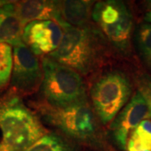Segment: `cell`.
<instances>
[{
    "instance_id": "cell-19",
    "label": "cell",
    "mask_w": 151,
    "mask_h": 151,
    "mask_svg": "<svg viewBox=\"0 0 151 151\" xmlns=\"http://www.w3.org/2000/svg\"><path fill=\"white\" fill-rule=\"evenodd\" d=\"M8 3H9V1H3V0H0V7L6 4H8Z\"/></svg>"
},
{
    "instance_id": "cell-3",
    "label": "cell",
    "mask_w": 151,
    "mask_h": 151,
    "mask_svg": "<svg viewBox=\"0 0 151 151\" xmlns=\"http://www.w3.org/2000/svg\"><path fill=\"white\" fill-rule=\"evenodd\" d=\"M63 37L57 49L48 57L86 75L92 70L97 60V45L88 27H76L65 22H59Z\"/></svg>"
},
{
    "instance_id": "cell-5",
    "label": "cell",
    "mask_w": 151,
    "mask_h": 151,
    "mask_svg": "<svg viewBox=\"0 0 151 151\" xmlns=\"http://www.w3.org/2000/svg\"><path fill=\"white\" fill-rule=\"evenodd\" d=\"M92 17L104 35L116 47L126 50L129 46L134 22L130 11L123 2H98L92 9Z\"/></svg>"
},
{
    "instance_id": "cell-6",
    "label": "cell",
    "mask_w": 151,
    "mask_h": 151,
    "mask_svg": "<svg viewBox=\"0 0 151 151\" xmlns=\"http://www.w3.org/2000/svg\"><path fill=\"white\" fill-rule=\"evenodd\" d=\"M41 110L50 124L74 139H90L97 131L96 118L86 100L65 107L49 105Z\"/></svg>"
},
{
    "instance_id": "cell-11",
    "label": "cell",
    "mask_w": 151,
    "mask_h": 151,
    "mask_svg": "<svg viewBox=\"0 0 151 151\" xmlns=\"http://www.w3.org/2000/svg\"><path fill=\"white\" fill-rule=\"evenodd\" d=\"M24 28L14 3L9 2L0 7V43L13 47L21 44Z\"/></svg>"
},
{
    "instance_id": "cell-15",
    "label": "cell",
    "mask_w": 151,
    "mask_h": 151,
    "mask_svg": "<svg viewBox=\"0 0 151 151\" xmlns=\"http://www.w3.org/2000/svg\"><path fill=\"white\" fill-rule=\"evenodd\" d=\"M13 69V50L8 44L0 43V91L10 81Z\"/></svg>"
},
{
    "instance_id": "cell-14",
    "label": "cell",
    "mask_w": 151,
    "mask_h": 151,
    "mask_svg": "<svg viewBox=\"0 0 151 151\" xmlns=\"http://www.w3.org/2000/svg\"><path fill=\"white\" fill-rule=\"evenodd\" d=\"M25 151H72L60 136L46 134Z\"/></svg>"
},
{
    "instance_id": "cell-12",
    "label": "cell",
    "mask_w": 151,
    "mask_h": 151,
    "mask_svg": "<svg viewBox=\"0 0 151 151\" xmlns=\"http://www.w3.org/2000/svg\"><path fill=\"white\" fill-rule=\"evenodd\" d=\"M92 2L86 0L60 1V21L76 27H85L92 13ZM59 23V22H58Z\"/></svg>"
},
{
    "instance_id": "cell-2",
    "label": "cell",
    "mask_w": 151,
    "mask_h": 151,
    "mask_svg": "<svg viewBox=\"0 0 151 151\" xmlns=\"http://www.w3.org/2000/svg\"><path fill=\"white\" fill-rule=\"evenodd\" d=\"M41 91L50 106L65 107L86 101V86L81 74L45 56L41 62Z\"/></svg>"
},
{
    "instance_id": "cell-8",
    "label": "cell",
    "mask_w": 151,
    "mask_h": 151,
    "mask_svg": "<svg viewBox=\"0 0 151 151\" xmlns=\"http://www.w3.org/2000/svg\"><path fill=\"white\" fill-rule=\"evenodd\" d=\"M63 37V29L54 20L33 21L23 31V42L36 56L50 55L57 49Z\"/></svg>"
},
{
    "instance_id": "cell-4",
    "label": "cell",
    "mask_w": 151,
    "mask_h": 151,
    "mask_svg": "<svg viewBox=\"0 0 151 151\" xmlns=\"http://www.w3.org/2000/svg\"><path fill=\"white\" fill-rule=\"evenodd\" d=\"M132 88L125 76L112 71L101 76L91 90L92 105L97 117L103 124L115 119L129 103Z\"/></svg>"
},
{
    "instance_id": "cell-9",
    "label": "cell",
    "mask_w": 151,
    "mask_h": 151,
    "mask_svg": "<svg viewBox=\"0 0 151 151\" xmlns=\"http://www.w3.org/2000/svg\"><path fill=\"white\" fill-rule=\"evenodd\" d=\"M151 118L150 112L145 100L139 92H136L118 116L113 119L110 129L118 145L127 150V143L130 133L142 121Z\"/></svg>"
},
{
    "instance_id": "cell-7",
    "label": "cell",
    "mask_w": 151,
    "mask_h": 151,
    "mask_svg": "<svg viewBox=\"0 0 151 151\" xmlns=\"http://www.w3.org/2000/svg\"><path fill=\"white\" fill-rule=\"evenodd\" d=\"M42 79V67L36 55L24 42L14 46L10 79L12 91L19 96L29 94L37 89Z\"/></svg>"
},
{
    "instance_id": "cell-10",
    "label": "cell",
    "mask_w": 151,
    "mask_h": 151,
    "mask_svg": "<svg viewBox=\"0 0 151 151\" xmlns=\"http://www.w3.org/2000/svg\"><path fill=\"white\" fill-rule=\"evenodd\" d=\"M18 15L23 24L33 21H60V1L29 0L14 4Z\"/></svg>"
},
{
    "instance_id": "cell-1",
    "label": "cell",
    "mask_w": 151,
    "mask_h": 151,
    "mask_svg": "<svg viewBox=\"0 0 151 151\" xmlns=\"http://www.w3.org/2000/svg\"><path fill=\"white\" fill-rule=\"evenodd\" d=\"M0 151H25L45 134L21 97L10 92L0 97Z\"/></svg>"
},
{
    "instance_id": "cell-17",
    "label": "cell",
    "mask_w": 151,
    "mask_h": 151,
    "mask_svg": "<svg viewBox=\"0 0 151 151\" xmlns=\"http://www.w3.org/2000/svg\"><path fill=\"white\" fill-rule=\"evenodd\" d=\"M138 92L143 96L151 115V79L148 76H141L138 81Z\"/></svg>"
},
{
    "instance_id": "cell-18",
    "label": "cell",
    "mask_w": 151,
    "mask_h": 151,
    "mask_svg": "<svg viewBox=\"0 0 151 151\" xmlns=\"http://www.w3.org/2000/svg\"><path fill=\"white\" fill-rule=\"evenodd\" d=\"M145 20L146 22H148L149 24H151V9L145 14Z\"/></svg>"
},
{
    "instance_id": "cell-13",
    "label": "cell",
    "mask_w": 151,
    "mask_h": 151,
    "mask_svg": "<svg viewBox=\"0 0 151 151\" xmlns=\"http://www.w3.org/2000/svg\"><path fill=\"white\" fill-rule=\"evenodd\" d=\"M128 151H151V121H142L130 133L127 143Z\"/></svg>"
},
{
    "instance_id": "cell-16",
    "label": "cell",
    "mask_w": 151,
    "mask_h": 151,
    "mask_svg": "<svg viewBox=\"0 0 151 151\" xmlns=\"http://www.w3.org/2000/svg\"><path fill=\"white\" fill-rule=\"evenodd\" d=\"M137 43L142 58L151 70V24H143L137 31Z\"/></svg>"
}]
</instances>
